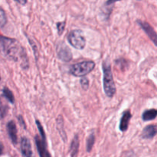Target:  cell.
I'll list each match as a JSON object with an SVG mask.
<instances>
[{"label":"cell","mask_w":157,"mask_h":157,"mask_svg":"<svg viewBox=\"0 0 157 157\" xmlns=\"http://www.w3.org/2000/svg\"><path fill=\"white\" fill-rule=\"evenodd\" d=\"M157 110L156 109H151V110H147L144 112L142 115V119L144 121H153L156 117Z\"/></svg>","instance_id":"13"},{"label":"cell","mask_w":157,"mask_h":157,"mask_svg":"<svg viewBox=\"0 0 157 157\" xmlns=\"http://www.w3.org/2000/svg\"><path fill=\"white\" fill-rule=\"evenodd\" d=\"M117 1H121V0H107L105 3V6H110V5H113V3L116 2Z\"/></svg>","instance_id":"19"},{"label":"cell","mask_w":157,"mask_h":157,"mask_svg":"<svg viewBox=\"0 0 157 157\" xmlns=\"http://www.w3.org/2000/svg\"><path fill=\"white\" fill-rule=\"evenodd\" d=\"M7 22V18H6V13L4 10L0 7V27H3Z\"/></svg>","instance_id":"16"},{"label":"cell","mask_w":157,"mask_h":157,"mask_svg":"<svg viewBox=\"0 0 157 157\" xmlns=\"http://www.w3.org/2000/svg\"><path fill=\"white\" fill-rule=\"evenodd\" d=\"M95 67V63L91 61L77 63L71 66L70 73L75 77H84L91 72Z\"/></svg>","instance_id":"4"},{"label":"cell","mask_w":157,"mask_h":157,"mask_svg":"<svg viewBox=\"0 0 157 157\" xmlns=\"http://www.w3.org/2000/svg\"><path fill=\"white\" fill-rule=\"evenodd\" d=\"M132 117V114L130 111H126L124 113L121 119V124H120V130L122 132H125L128 129L129 122Z\"/></svg>","instance_id":"11"},{"label":"cell","mask_w":157,"mask_h":157,"mask_svg":"<svg viewBox=\"0 0 157 157\" xmlns=\"http://www.w3.org/2000/svg\"><path fill=\"white\" fill-rule=\"evenodd\" d=\"M64 27H65V21H62V22H58L57 24V28H58V34L61 35L64 30Z\"/></svg>","instance_id":"18"},{"label":"cell","mask_w":157,"mask_h":157,"mask_svg":"<svg viewBox=\"0 0 157 157\" xmlns=\"http://www.w3.org/2000/svg\"><path fill=\"white\" fill-rule=\"evenodd\" d=\"M94 142H95L94 134V133H90L87 140V150L88 153L91 151L92 147H93L94 144Z\"/></svg>","instance_id":"15"},{"label":"cell","mask_w":157,"mask_h":157,"mask_svg":"<svg viewBox=\"0 0 157 157\" xmlns=\"http://www.w3.org/2000/svg\"><path fill=\"white\" fill-rule=\"evenodd\" d=\"M156 135V127L155 125H149L144 129L142 137L146 140H151Z\"/></svg>","instance_id":"9"},{"label":"cell","mask_w":157,"mask_h":157,"mask_svg":"<svg viewBox=\"0 0 157 157\" xmlns=\"http://www.w3.org/2000/svg\"><path fill=\"white\" fill-rule=\"evenodd\" d=\"M21 151L25 157H32V145L30 140L27 137H23L21 141Z\"/></svg>","instance_id":"8"},{"label":"cell","mask_w":157,"mask_h":157,"mask_svg":"<svg viewBox=\"0 0 157 157\" xmlns=\"http://www.w3.org/2000/svg\"><path fill=\"white\" fill-rule=\"evenodd\" d=\"M0 79H1V77H0Z\"/></svg>","instance_id":"22"},{"label":"cell","mask_w":157,"mask_h":157,"mask_svg":"<svg viewBox=\"0 0 157 157\" xmlns=\"http://www.w3.org/2000/svg\"><path fill=\"white\" fill-rule=\"evenodd\" d=\"M0 53L8 59L21 62L24 68L29 65L25 50L14 38L0 36Z\"/></svg>","instance_id":"1"},{"label":"cell","mask_w":157,"mask_h":157,"mask_svg":"<svg viewBox=\"0 0 157 157\" xmlns=\"http://www.w3.org/2000/svg\"><path fill=\"white\" fill-rule=\"evenodd\" d=\"M68 42L77 49H84L86 45V39L84 36L82 31L74 30L70 32L67 37Z\"/></svg>","instance_id":"5"},{"label":"cell","mask_w":157,"mask_h":157,"mask_svg":"<svg viewBox=\"0 0 157 157\" xmlns=\"http://www.w3.org/2000/svg\"><path fill=\"white\" fill-rule=\"evenodd\" d=\"M2 144H0V153H2Z\"/></svg>","instance_id":"21"},{"label":"cell","mask_w":157,"mask_h":157,"mask_svg":"<svg viewBox=\"0 0 157 157\" xmlns=\"http://www.w3.org/2000/svg\"><path fill=\"white\" fill-rule=\"evenodd\" d=\"M81 86H82L83 89H84V90H87V88H88L89 87L88 79H87V78H85V77H82V78H81Z\"/></svg>","instance_id":"17"},{"label":"cell","mask_w":157,"mask_h":157,"mask_svg":"<svg viewBox=\"0 0 157 157\" xmlns=\"http://www.w3.org/2000/svg\"><path fill=\"white\" fill-rule=\"evenodd\" d=\"M102 68L104 92L108 98H112L116 93V87H115V83L113 81L110 64L107 60L103 63Z\"/></svg>","instance_id":"2"},{"label":"cell","mask_w":157,"mask_h":157,"mask_svg":"<svg viewBox=\"0 0 157 157\" xmlns=\"http://www.w3.org/2000/svg\"><path fill=\"white\" fill-rule=\"evenodd\" d=\"M7 130L11 140L14 144H17V129L14 121H9L7 124Z\"/></svg>","instance_id":"10"},{"label":"cell","mask_w":157,"mask_h":157,"mask_svg":"<svg viewBox=\"0 0 157 157\" xmlns=\"http://www.w3.org/2000/svg\"><path fill=\"white\" fill-rule=\"evenodd\" d=\"M15 1L19 3V4L21 5H25L26 3H27L28 0H15Z\"/></svg>","instance_id":"20"},{"label":"cell","mask_w":157,"mask_h":157,"mask_svg":"<svg viewBox=\"0 0 157 157\" xmlns=\"http://www.w3.org/2000/svg\"><path fill=\"white\" fill-rule=\"evenodd\" d=\"M3 95H4L5 98L11 103V104H13L15 103V98H14V95L12 94V92L9 90L7 87H5L3 89Z\"/></svg>","instance_id":"14"},{"label":"cell","mask_w":157,"mask_h":157,"mask_svg":"<svg viewBox=\"0 0 157 157\" xmlns=\"http://www.w3.org/2000/svg\"><path fill=\"white\" fill-rule=\"evenodd\" d=\"M38 131L40 133L39 136H35V144L37 146V150H38V153H39L40 157H52L51 154L49 153L48 150L47 148V143H46V136L44 130L43 129L42 126L40 123L37 124Z\"/></svg>","instance_id":"3"},{"label":"cell","mask_w":157,"mask_h":157,"mask_svg":"<svg viewBox=\"0 0 157 157\" xmlns=\"http://www.w3.org/2000/svg\"><path fill=\"white\" fill-rule=\"evenodd\" d=\"M138 24L141 26L143 29L144 30V32L147 34L149 37H150V39L153 41V42L154 43V44H156V38H157V35L155 30L153 29V28L150 25L149 23L146 22V21H137Z\"/></svg>","instance_id":"7"},{"label":"cell","mask_w":157,"mask_h":157,"mask_svg":"<svg viewBox=\"0 0 157 157\" xmlns=\"http://www.w3.org/2000/svg\"><path fill=\"white\" fill-rule=\"evenodd\" d=\"M78 149H79V138H78V135H75V138L71 144V157H77V155L78 153Z\"/></svg>","instance_id":"12"},{"label":"cell","mask_w":157,"mask_h":157,"mask_svg":"<svg viewBox=\"0 0 157 157\" xmlns=\"http://www.w3.org/2000/svg\"><path fill=\"white\" fill-rule=\"evenodd\" d=\"M57 53L58 57L61 61L68 62L72 59V53L70 48L67 47V44L64 42L58 43V48H57Z\"/></svg>","instance_id":"6"}]
</instances>
